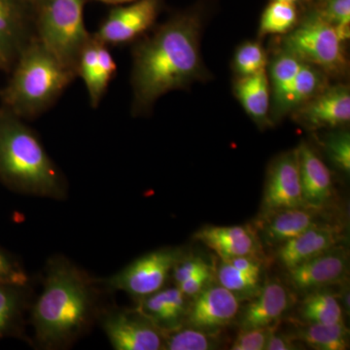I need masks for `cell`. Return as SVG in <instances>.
<instances>
[{"mask_svg": "<svg viewBox=\"0 0 350 350\" xmlns=\"http://www.w3.org/2000/svg\"><path fill=\"white\" fill-rule=\"evenodd\" d=\"M200 29L197 13H182L138 44L131 71L133 112L146 111L163 94L184 89L206 76Z\"/></svg>", "mask_w": 350, "mask_h": 350, "instance_id": "obj_1", "label": "cell"}, {"mask_svg": "<svg viewBox=\"0 0 350 350\" xmlns=\"http://www.w3.org/2000/svg\"><path fill=\"white\" fill-rule=\"evenodd\" d=\"M93 310L87 276L68 261L53 262L32 313L36 338L49 349L72 342L89 324Z\"/></svg>", "mask_w": 350, "mask_h": 350, "instance_id": "obj_2", "label": "cell"}, {"mask_svg": "<svg viewBox=\"0 0 350 350\" xmlns=\"http://www.w3.org/2000/svg\"><path fill=\"white\" fill-rule=\"evenodd\" d=\"M0 177L17 192L61 199L64 184L38 135L16 117L0 115Z\"/></svg>", "mask_w": 350, "mask_h": 350, "instance_id": "obj_3", "label": "cell"}, {"mask_svg": "<svg viewBox=\"0 0 350 350\" xmlns=\"http://www.w3.org/2000/svg\"><path fill=\"white\" fill-rule=\"evenodd\" d=\"M75 77L34 36L18 57L4 100L16 116L32 118L49 108Z\"/></svg>", "mask_w": 350, "mask_h": 350, "instance_id": "obj_4", "label": "cell"}, {"mask_svg": "<svg viewBox=\"0 0 350 350\" xmlns=\"http://www.w3.org/2000/svg\"><path fill=\"white\" fill-rule=\"evenodd\" d=\"M86 0H40L33 7L36 38L77 76L78 62L92 34L84 23Z\"/></svg>", "mask_w": 350, "mask_h": 350, "instance_id": "obj_5", "label": "cell"}, {"mask_svg": "<svg viewBox=\"0 0 350 350\" xmlns=\"http://www.w3.org/2000/svg\"><path fill=\"white\" fill-rule=\"evenodd\" d=\"M284 39L285 51L312 64L324 73L338 75L347 68L344 41L337 29L319 13L304 21L288 32Z\"/></svg>", "mask_w": 350, "mask_h": 350, "instance_id": "obj_6", "label": "cell"}, {"mask_svg": "<svg viewBox=\"0 0 350 350\" xmlns=\"http://www.w3.org/2000/svg\"><path fill=\"white\" fill-rule=\"evenodd\" d=\"M182 252L177 248H163L138 258L107 280L112 289L142 299L163 289Z\"/></svg>", "mask_w": 350, "mask_h": 350, "instance_id": "obj_7", "label": "cell"}, {"mask_svg": "<svg viewBox=\"0 0 350 350\" xmlns=\"http://www.w3.org/2000/svg\"><path fill=\"white\" fill-rule=\"evenodd\" d=\"M163 2L135 0L129 5L112 9L94 38L107 46L131 42L154 25Z\"/></svg>", "mask_w": 350, "mask_h": 350, "instance_id": "obj_8", "label": "cell"}, {"mask_svg": "<svg viewBox=\"0 0 350 350\" xmlns=\"http://www.w3.org/2000/svg\"><path fill=\"white\" fill-rule=\"evenodd\" d=\"M306 207L301 191L298 149L284 154L269 170L262 200V214Z\"/></svg>", "mask_w": 350, "mask_h": 350, "instance_id": "obj_9", "label": "cell"}, {"mask_svg": "<svg viewBox=\"0 0 350 350\" xmlns=\"http://www.w3.org/2000/svg\"><path fill=\"white\" fill-rule=\"evenodd\" d=\"M239 300L222 285L211 282L189 304L185 321L187 326L217 333L238 317Z\"/></svg>", "mask_w": 350, "mask_h": 350, "instance_id": "obj_10", "label": "cell"}, {"mask_svg": "<svg viewBox=\"0 0 350 350\" xmlns=\"http://www.w3.org/2000/svg\"><path fill=\"white\" fill-rule=\"evenodd\" d=\"M103 326L114 349H163V332L137 310L107 313Z\"/></svg>", "mask_w": 350, "mask_h": 350, "instance_id": "obj_11", "label": "cell"}, {"mask_svg": "<svg viewBox=\"0 0 350 350\" xmlns=\"http://www.w3.org/2000/svg\"><path fill=\"white\" fill-rule=\"evenodd\" d=\"M295 117L308 129L336 128L350 120V92L347 85L325 87L294 110Z\"/></svg>", "mask_w": 350, "mask_h": 350, "instance_id": "obj_12", "label": "cell"}, {"mask_svg": "<svg viewBox=\"0 0 350 350\" xmlns=\"http://www.w3.org/2000/svg\"><path fill=\"white\" fill-rule=\"evenodd\" d=\"M349 271V254L336 247L288 269V280L298 291L308 292L342 282Z\"/></svg>", "mask_w": 350, "mask_h": 350, "instance_id": "obj_13", "label": "cell"}, {"mask_svg": "<svg viewBox=\"0 0 350 350\" xmlns=\"http://www.w3.org/2000/svg\"><path fill=\"white\" fill-rule=\"evenodd\" d=\"M221 260L237 257H262L261 241L256 231L248 226H207L195 234Z\"/></svg>", "mask_w": 350, "mask_h": 350, "instance_id": "obj_14", "label": "cell"}, {"mask_svg": "<svg viewBox=\"0 0 350 350\" xmlns=\"http://www.w3.org/2000/svg\"><path fill=\"white\" fill-rule=\"evenodd\" d=\"M33 20V7L27 0H0V56L7 64L19 57L34 36L29 25Z\"/></svg>", "mask_w": 350, "mask_h": 350, "instance_id": "obj_15", "label": "cell"}, {"mask_svg": "<svg viewBox=\"0 0 350 350\" xmlns=\"http://www.w3.org/2000/svg\"><path fill=\"white\" fill-rule=\"evenodd\" d=\"M340 241L338 228L317 224L278 246L276 255L278 262L288 271L336 247Z\"/></svg>", "mask_w": 350, "mask_h": 350, "instance_id": "obj_16", "label": "cell"}, {"mask_svg": "<svg viewBox=\"0 0 350 350\" xmlns=\"http://www.w3.org/2000/svg\"><path fill=\"white\" fill-rule=\"evenodd\" d=\"M291 295L287 288L278 282H267L241 312V329L271 327L291 306Z\"/></svg>", "mask_w": 350, "mask_h": 350, "instance_id": "obj_17", "label": "cell"}, {"mask_svg": "<svg viewBox=\"0 0 350 350\" xmlns=\"http://www.w3.org/2000/svg\"><path fill=\"white\" fill-rule=\"evenodd\" d=\"M299 167L303 198L308 208H322L333 194L331 172L312 147L301 144L298 148Z\"/></svg>", "mask_w": 350, "mask_h": 350, "instance_id": "obj_18", "label": "cell"}, {"mask_svg": "<svg viewBox=\"0 0 350 350\" xmlns=\"http://www.w3.org/2000/svg\"><path fill=\"white\" fill-rule=\"evenodd\" d=\"M187 298L178 287L161 289L140 299L137 310L163 332L174 330L185 319Z\"/></svg>", "mask_w": 350, "mask_h": 350, "instance_id": "obj_19", "label": "cell"}, {"mask_svg": "<svg viewBox=\"0 0 350 350\" xmlns=\"http://www.w3.org/2000/svg\"><path fill=\"white\" fill-rule=\"evenodd\" d=\"M314 211L312 208H290L264 214L259 222L262 241L269 246H280L300 236L319 224Z\"/></svg>", "mask_w": 350, "mask_h": 350, "instance_id": "obj_20", "label": "cell"}, {"mask_svg": "<svg viewBox=\"0 0 350 350\" xmlns=\"http://www.w3.org/2000/svg\"><path fill=\"white\" fill-rule=\"evenodd\" d=\"M234 93L251 118L260 125L268 123L271 85L267 70L239 78L234 85Z\"/></svg>", "mask_w": 350, "mask_h": 350, "instance_id": "obj_21", "label": "cell"}, {"mask_svg": "<svg viewBox=\"0 0 350 350\" xmlns=\"http://www.w3.org/2000/svg\"><path fill=\"white\" fill-rule=\"evenodd\" d=\"M325 87V73L317 66L304 63L282 103L275 110V114L278 113L283 115L284 113L294 111Z\"/></svg>", "mask_w": 350, "mask_h": 350, "instance_id": "obj_22", "label": "cell"}, {"mask_svg": "<svg viewBox=\"0 0 350 350\" xmlns=\"http://www.w3.org/2000/svg\"><path fill=\"white\" fill-rule=\"evenodd\" d=\"M262 271H250L221 260L216 271L218 283L231 291L239 301L256 296L261 289Z\"/></svg>", "mask_w": 350, "mask_h": 350, "instance_id": "obj_23", "label": "cell"}, {"mask_svg": "<svg viewBox=\"0 0 350 350\" xmlns=\"http://www.w3.org/2000/svg\"><path fill=\"white\" fill-rule=\"evenodd\" d=\"M298 338L308 347L319 350L349 349V329L342 323H308L299 329Z\"/></svg>", "mask_w": 350, "mask_h": 350, "instance_id": "obj_24", "label": "cell"}, {"mask_svg": "<svg viewBox=\"0 0 350 350\" xmlns=\"http://www.w3.org/2000/svg\"><path fill=\"white\" fill-rule=\"evenodd\" d=\"M301 319L308 323H342V306L335 295L328 292H313L301 303Z\"/></svg>", "mask_w": 350, "mask_h": 350, "instance_id": "obj_25", "label": "cell"}, {"mask_svg": "<svg viewBox=\"0 0 350 350\" xmlns=\"http://www.w3.org/2000/svg\"><path fill=\"white\" fill-rule=\"evenodd\" d=\"M303 62L291 53L284 50L280 56L275 57L271 68L269 85L273 92L275 109L282 103L288 89L291 86L294 78L303 66Z\"/></svg>", "mask_w": 350, "mask_h": 350, "instance_id": "obj_26", "label": "cell"}, {"mask_svg": "<svg viewBox=\"0 0 350 350\" xmlns=\"http://www.w3.org/2000/svg\"><path fill=\"white\" fill-rule=\"evenodd\" d=\"M298 21L296 4L273 0L265 9L260 21V36L287 34Z\"/></svg>", "mask_w": 350, "mask_h": 350, "instance_id": "obj_27", "label": "cell"}, {"mask_svg": "<svg viewBox=\"0 0 350 350\" xmlns=\"http://www.w3.org/2000/svg\"><path fill=\"white\" fill-rule=\"evenodd\" d=\"M217 333L187 328H175L163 332V349L167 350H209L217 347Z\"/></svg>", "mask_w": 350, "mask_h": 350, "instance_id": "obj_28", "label": "cell"}, {"mask_svg": "<svg viewBox=\"0 0 350 350\" xmlns=\"http://www.w3.org/2000/svg\"><path fill=\"white\" fill-rule=\"evenodd\" d=\"M25 287L0 284V338L15 330L25 306Z\"/></svg>", "mask_w": 350, "mask_h": 350, "instance_id": "obj_29", "label": "cell"}, {"mask_svg": "<svg viewBox=\"0 0 350 350\" xmlns=\"http://www.w3.org/2000/svg\"><path fill=\"white\" fill-rule=\"evenodd\" d=\"M268 57L261 44L258 42L243 43L239 46L234 55V66L241 77L256 75L267 70Z\"/></svg>", "mask_w": 350, "mask_h": 350, "instance_id": "obj_30", "label": "cell"}, {"mask_svg": "<svg viewBox=\"0 0 350 350\" xmlns=\"http://www.w3.org/2000/svg\"><path fill=\"white\" fill-rule=\"evenodd\" d=\"M115 72H116V64L113 59L112 55L107 49V46L100 42L96 84H94L93 93L89 96L92 107L94 108L98 107Z\"/></svg>", "mask_w": 350, "mask_h": 350, "instance_id": "obj_31", "label": "cell"}, {"mask_svg": "<svg viewBox=\"0 0 350 350\" xmlns=\"http://www.w3.org/2000/svg\"><path fill=\"white\" fill-rule=\"evenodd\" d=\"M319 15L337 29L342 40L350 36V0H326Z\"/></svg>", "mask_w": 350, "mask_h": 350, "instance_id": "obj_32", "label": "cell"}, {"mask_svg": "<svg viewBox=\"0 0 350 350\" xmlns=\"http://www.w3.org/2000/svg\"><path fill=\"white\" fill-rule=\"evenodd\" d=\"M326 150L333 163L342 172H350V137L349 133H338L326 142Z\"/></svg>", "mask_w": 350, "mask_h": 350, "instance_id": "obj_33", "label": "cell"}, {"mask_svg": "<svg viewBox=\"0 0 350 350\" xmlns=\"http://www.w3.org/2000/svg\"><path fill=\"white\" fill-rule=\"evenodd\" d=\"M275 326L241 329L232 345V350H264Z\"/></svg>", "mask_w": 350, "mask_h": 350, "instance_id": "obj_34", "label": "cell"}, {"mask_svg": "<svg viewBox=\"0 0 350 350\" xmlns=\"http://www.w3.org/2000/svg\"><path fill=\"white\" fill-rule=\"evenodd\" d=\"M29 280L24 269L7 253L0 250V284L25 286Z\"/></svg>", "mask_w": 350, "mask_h": 350, "instance_id": "obj_35", "label": "cell"}, {"mask_svg": "<svg viewBox=\"0 0 350 350\" xmlns=\"http://www.w3.org/2000/svg\"><path fill=\"white\" fill-rule=\"evenodd\" d=\"M211 278H213V269L211 266H208L200 269L195 275H191L183 282L177 284V287L186 297L193 298L211 282Z\"/></svg>", "mask_w": 350, "mask_h": 350, "instance_id": "obj_36", "label": "cell"}, {"mask_svg": "<svg viewBox=\"0 0 350 350\" xmlns=\"http://www.w3.org/2000/svg\"><path fill=\"white\" fill-rule=\"evenodd\" d=\"M208 266L209 265L204 262V260H202V258H183L182 256L172 269V276H174L176 284H179V283L183 282L184 280L190 278L191 275H195L200 269Z\"/></svg>", "mask_w": 350, "mask_h": 350, "instance_id": "obj_37", "label": "cell"}, {"mask_svg": "<svg viewBox=\"0 0 350 350\" xmlns=\"http://www.w3.org/2000/svg\"><path fill=\"white\" fill-rule=\"evenodd\" d=\"M267 350H291L296 349L292 338L287 336L282 335V334H276L275 330L271 332V335L267 342Z\"/></svg>", "mask_w": 350, "mask_h": 350, "instance_id": "obj_38", "label": "cell"}, {"mask_svg": "<svg viewBox=\"0 0 350 350\" xmlns=\"http://www.w3.org/2000/svg\"><path fill=\"white\" fill-rule=\"evenodd\" d=\"M101 3L110 4V5H118V4L131 3L135 0H96Z\"/></svg>", "mask_w": 350, "mask_h": 350, "instance_id": "obj_39", "label": "cell"}, {"mask_svg": "<svg viewBox=\"0 0 350 350\" xmlns=\"http://www.w3.org/2000/svg\"><path fill=\"white\" fill-rule=\"evenodd\" d=\"M7 66H8V64H7L6 62L0 56V68H5Z\"/></svg>", "mask_w": 350, "mask_h": 350, "instance_id": "obj_40", "label": "cell"}, {"mask_svg": "<svg viewBox=\"0 0 350 350\" xmlns=\"http://www.w3.org/2000/svg\"><path fill=\"white\" fill-rule=\"evenodd\" d=\"M27 1L29 2V3L31 4L32 7H34L36 5V4L38 3L39 1H40V0H27Z\"/></svg>", "mask_w": 350, "mask_h": 350, "instance_id": "obj_41", "label": "cell"}, {"mask_svg": "<svg viewBox=\"0 0 350 350\" xmlns=\"http://www.w3.org/2000/svg\"><path fill=\"white\" fill-rule=\"evenodd\" d=\"M280 1H286V2H291V3L296 4L297 1H299V0H280Z\"/></svg>", "mask_w": 350, "mask_h": 350, "instance_id": "obj_42", "label": "cell"}, {"mask_svg": "<svg viewBox=\"0 0 350 350\" xmlns=\"http://www.w3.org/2000/svg\"><path fill=\"white\" fill-rule=\"evenodd\" d=\"M0 115H1V114H0Z\"/></svg>", "mask_w": 350, "mask_h": 350, "instance_id": "obj_43", "label": "cell"}]
</instances>
